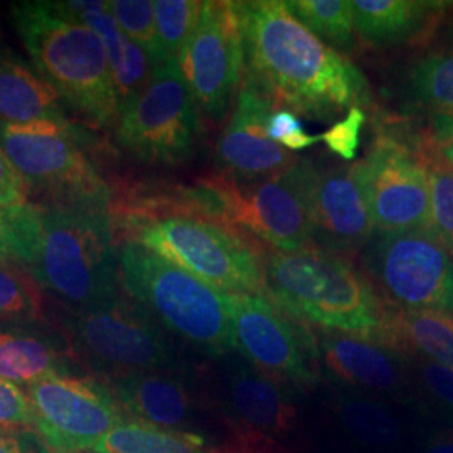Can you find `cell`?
Segmentation results:
<instances>
[{
    "label": "cell",
    "instance_id": "obj_1",
    "mask_svg": "<svg viewBox=\"0 0 453 453\" xmlns=\"http://www.w3.org/2000/svg\"><path fill=\"white\" fill-rule=\"evenodd\" d=\"M242 33L245 76L292 113L329 121L370 104L363 71L326 46L280 0L234 2Z\"/></svg>",
    "mask_w": 453,
    "mask_h": 453
},
{
    "label": "cell",
    "instance_id": "obj_2",
    "mask_svg": "<svg viewBox=\"0 0 453 453\" xmlns=\"http://www.w3.org/2000/svg\"><path fill=\"white\" fill-rule=\"evenodd\" d=\"M267 297L291 318L326 331L378 342L388 304L346 257L319 247L269 252L264 257Z\"/></svg>",
    "mask_w": 453,
    "mask_h": 453
},
{
    "label": "cell",
    "instance_id": "obj_3",
    "mask_svg": "<svg viewBox=\"0 0 453 453\" xmlns=\"http://www.w3.org/2000/svg\"><path fill=\"white\" fill-rule=\"evenodd\" d=\"M12 19L39 76L59 99L96 127H116L118 95L99 35L54 2L14 4Z\"/></svg>",
    "mask_w": 453,
    "mask_h": 453
},
{
    "label": "cell",
    "instance_id": "obj_4",
    "mask_svg": "<svg viewBox=\"0 0 453 453\" xmlns=\"http://www.w3.org/2000/svg\"><path fill=\"white\" fill-rule=\"evenodd\" d=\"M42 207L44 234L29 274L67 309L106 303L123 292L119 243L110 209Z\"/></svg>",
    "mask_w": 453,
    "mask_h": 453
},
{
    "label": "cell",
    "instance_id": "obj_5",
    "mask_svg": "<svg viewBox=\"0 0 453 453\" xmlns=\"http://www.w3.org/2000/svg\"><path fill=\"white\" fill-rule=\"evenodd\" d=\"M119 279L123 291L168 333L207 357L235 353L226 292L136 242H121Z\"/></svg>",
    "mask_w": 453,
    "mask_h": 453
},
{
    "label": "cell",
    "instance_id": "obj_6",
    "mask_svg": "<svg viewBox=\"0 0 453 453\" xmlns=\"http://www.w3.org/2000/svg\"><path fill=\"white\" fill-rule=\"evenodd\" d=\"M121 242L143 245L158 257L226 294L265 296L264 252L241 230L194 217H162L114 224Z\"/></svg>",
    "mask_w": 453,
    "mask_h": 453
},
{
    "label": "cell",
    "instance_id": "obj_7",
    "mask_svg": "<svg viewBox=\"0 0 453 453\" xmlns=\"http://www.w3.org/2000/svg\"><path fill=\"white\" fill-rule=\"evenodd\" d=\"M59 324L76 365L101 381L180 368L162 326L125 291L91 308H65Z\"/></svg>",
    "mask_w": 453,
    "mask_h": 453
},
{
    "label": "cell",
    "instance_id": "obj_8",
    "mask_svg": "<svg viewBox=\"0 0 453 453\" xmlns=\"http://www.w3.org/2000/svg\"><path fill=\"white\" fill-rule=\"evenodd\" d=\"M0 148L37 205L69 207L111 203V188L84 151L81 131L67 121L2 123Z\"/></svg>",
    "mask_w": 453,
    "mask_h": 453
},
{
    "label": "cell",
    "instance_id": "obj_9",
    "mask_svg": "<svg viewBox=\"0 0 453 453\" xmlns=\"http://www.w3.org/2000/svg\"><path fill=\"white\" fill-rule=\"evenodd\" d=\"M359 259V269L389 306L453 314V257L434 232L376 230Z\"/></svg>",
    "mask_w": 453,
    "mask_h": 453
},
{
    "label": "cell",
    "instance_id": "obj_10",
    "mask_svg": "<svg viewBox=\"0 0 453 453\" xmlns=\"http://www.w3.org/2000/svg\"><path fill=\"white\" fill-rule=\"evenodd\" d=\"M228 304L239 357L291 395L319 383L311 326L294 319L265 296L228 294Z\"/></svg>",
    "mask_w": 453,
    "mask_h": 453
},
{
    "label": "cell",
    "instance_id": "obj_11",
    "mask_svg": "<svg viewBox=\"0 0 453 453\" xmlns=\"http://www.w3.org/2000/svg\"><path fill=\"white\" fill-rule=\"evenodd\" d=\"M200 110L177 61L153 65L143 95L119 114L116 140L138 160L180 165L194 155Z\"/></svg>",
    "mask_w": 453,
    "mask_h": 453
},
{
    "label": "cell",
    "instance_id": "obj_12",
    "mask_svg": "<svg viewBox=\"0 0 453 453\" xmlns=\"http://www.w3.org/2000/svg\"><path fill=\"white\" fill-rule=\"evenodd\" d=\"M316 163L297 158L289 168L254 181L224 177L228 226L274 247L296 252L312 243L311 195Z\"/></svg>",
    "mask_w": 453,
    "mask_h": 453
},
{
    "label": "cell",
    "instance_id": "obj_13",
    "mask_svg": "<svg viewBox=\"0 0 453 453\" xmlns=\"http://www.w3.org/2000/svg\"><path fill=\"white\" fill-rule=\"evenodd\" d=\"M34 432L54 452H93L97 443L130 417L101 380L52 374L27 387Z\"/></svg>",
    "mask_w": 453,
    "mask_h": 453
},
{
    "label": "cell",
    "instance_id": "obj_14",
    "mask_svg": "<svg viewBox=\"0 0 453 453\" xmlns=\"http://www.w3.org/2000/svg\"><path fill=\"white\" fill-rule=\"evenodd\" d=\"M355 170L376 230L432 232L425 155L381 128Z\"/></svg>",
    "mask_w": 453,
    "mask_h": 453
},
{
    "label": "cell",
    "instance_id": "obj_15",
    "mask_svg": "<svg viewBox=\"0 0 453 453\" xmlns=\"http://www.w3.org/2000/svg\"><path fill=\"white\" fill-rule=\"evenodd\" d=\"M177 63L200 114L213 123L222 121L245 76L242 33L234 2H202L198 22Z\"/></svg>",
    "mask_w": 453,
    "mask_h": 453
},
{
    "label": "cell",
    "instance_id": "obj_16",
    "mask_svg": "<svg viewBox=\"0 0 453 453\" xmlns=\"http://www.w3.org/2000/svg\"><path fill=\"white\" fill-rule=\"evenodd\" d=\"M316 363L324 378L348 393L400 400L410 391V359L395 349L340 331L312 327Z\"/></svg>",
    "mask_w": 453,
    "mask_h": 453
},
{
    "label": "cell",
    "instance_id": "obj_17",
    "mask_svg": "<svg viewBox=\"0 0 453 453\" xmlns=\"http://www.w3.org/2000/svg\"><path fill=\"white\" fill-rule=\"evenodd\" d=\"M217 415L224 428L284 445L297 426L291 393L277 387L237 353L217 357Z\"/></svg>",
    "mask_w": 453,
    "mask_h": 453
},
{
    "label": "cell",
    "instance_id": "obj_18",
    "mask_svg": "<svg viewBox=\"0 0 453 453\" xmlns=\"http://www.w3.org/2000/svg\"><path fill=\"white\" fill-rule=\"evenodd\" d=\"M312 243L349 259L361 254L376 226L355 165L316 166L311 195Z\"/></svg>",
    "mask_w": 453,
    "mask_h": 453
},
{
    "label": "cell",
    "instance_id": "obj_19",
    "mask_svg": "<svg viewBox=\"0 0 453 453\" xmlns=\"http://www.w3.org/2000/svg\"><path fill=\"white\" fill-rule=\"evenodd\" d=\"M274 101L257 86L243 80L232 118L222 131L215 158L222 175L237 181H254L289 168L297 158L267 136Z\"/></svg>",
    "mask_w": 453,
    "mask_h": 453
},
{
    "label": "cell",
    "instance_id": "obj_20",
    "mask_svg": "<svg viewBox=\"0 0 453 453\" xmlns=\"http://www.w3.org/2000/svg\"><path fill=\"white\" fill-rule=\"evenodd\" d=\"M103 383L133 420L205 437L203 398L181 368L134 372Z\"/></svg>",
    "mask_w": 453,
    "mask_h": 453
},
{
    "label": "cell",
    "instance_id": "obj_21",
    "mask_svg": "<svg viewBox=\"0 0 453 453\" xmlns=\"http://www.w3.org/2000/svg\"><path fill=\"white\" fill-rule=\"evenodd\" d=\"M61 331L42 321L0 323V378L31 385L52 374H78Z\"/></svg>",
    "mask_w": 453,
    "mask_h": 453
},
{
    "label": "cell",
    "instance_id": "obj_22",
    "mask_svg": "<svg viewBox=\"0 0 453 453\" xmlns=\"http://www.w3.org/2000/svg\"><path fill=\"white\" fill-rule=\"evenodd\" d=\"M65 14L80 20L103 41L113 71L119 114L143 95L151 81L153 65L148 56L138 48L114 20L108 2H54Z\"/></svg>",
    "mask_w": 453,
    "mask_h": 453
},
{
    "label": "cell",
    "instance_id": "obj_23",
    "mask_svg": "<svg viewBox=\"0 0 453 453\" xmlns=\"http://www.w3.org/2000/svg\"><path fill=\"white\" fill-rule=\"evenodd\" d=\"M406 108L426 125L430 145L453 136V49L417 58L405 73Z\"/></svg>",
    "mask_w": 453,
    "mask_h": 453
},
{
    "label": "cell",
    "instance_id": "obj_24",
    "mask_svg": "<svg viewBox=\"0 0 453 453\" xmlns=\"http://www.w3.org/2000/svg\"><path fill=\"white\" fill-rule=\"evenodd\" d=\"M449 5L435 0H353L357 35L372 48L418 41Z\"/></svg>",
    "mask_w": 453,
    "mask_h": 453
},
{
    "label": "cell",
    "instance_id": "obj_25",
    "mask_svg": "<svg viewBox=\"0 0 453 453\" xmlns=\"http://www.w3.org/2000/svg\"><path fill=\"white\" fill-rule=\"evenodd\" d=\"M378 344L453 370V314L389 306Z\"/></svg>",
    "mask_w": 453,
    "mask_h": 453
},
{
    "label": "cell",
    "instance_id": "obj_26",
    "mask_svg": "<svg viewBox=\"0 0 453 453\" xmlns=\"http://www.w3.org/2000/svg\"><path fill=\"white\" fill-rule=\"evenodd\" d=\"M0 121H67L61 99L17 52L0 48Z\"/></svg>",
    "mask_w": 453,
    "mask_h": 453
},
{
    "label": "cell",
    "instance_id": "obj_27",
    "mask_svg": "<svg viewBox=\"0 0 453 453\" xmlns=\"http://www.w3.org/2000/svg\"><path fill=\"white\" fill-rule=\"evenodd\" d=\"M89 453H217V449L207 437L172 432L128 418Z\"/></svg>",
    "mask_w": 453,
    "mask_h": 453
},
{
    "label": "cell",
    "instance_id": "obj_28",
    "mask_svg": "<svg viewBox=\"0 0 453 453\" xmlns=\"http://www.w3.org/2000/svg\"><path fill=\"white\" fill-rule=\"evenodd\" d=\"M286 7L326 46L341 50L357 46L353 0H288Z\"/></svg>",
    "mask_w": 453,
    "mask_h": 453
},
{
    "label": "cell",
    "instance_id": "obj_29",
    "mask_svg": "<svg viewBox=\"0 0 453 453\" xmlns=\"http://www.w3.org/2000/svg\"><path fill=\"white\" fill-rule=\"evenodd\" d=\"M338 415L349 435L372 447H388L400 437V423L380 400L346 393L338 396Z\"/></svg>",
    "mask_w": 453,
    "mask_h": 453
},
{
    "label": "cell",
    "instance_id": "obj_30",
    "mask_svg": "<svg viewBox=\"0 0 453 453\" xmlns=\"http://www.w3.org/2000/svg\"><path fill=\"white\" fill-rule=\"evenodd\" d=\"M42 316V289L33 275L12 259H0V323H34Z\"/></svg>",
    "mask_w": 453,
    "mask_h": 453
},
{
    "label": "cell",
    "instance_id": "obj_31",
    "mask_svg": "<svg viewBox=\"0 0 453 453\" xmlns=\"http://www.w3.org/2000/svg\"><path fill=\"white\" fill-rule=\"evenodd\" d=\"M0 226L9 259L14 260L26 271H29L37 259L42 242V207L27 200L19 205L0 209Z\"/></svg>",
    "mask_w": 453,
    "mask_h": 453
},
{
    "label": "cell",
    "instance_id": "obj_32",
    "mask_svg": "<svg viewBox=\"0 0 453 453\" xmlns=\"http://www.w3.org/2000/svg\"><path fill=\"white\" fill-rule=\"evenodd\" d=\"M202 11L196 0H157L155 20L163 61H179L180 52L194 33Z\"/></svg>",
    "mask_w": 453,
    "mask_h": 453
},
{
    "label": "cell",
    "instance_id": "obj_33",
    "mask_svg": "<svg viewBox=\"0 0 453 453\" xmlns=\"http://www.w3.org/2000/svg\"><path fill=\"white\" fill-rule=\"evenodd\" d=\"M110 11L119 29L148 56L151 65L163 63L157 35L155 2L151 0H111Z\"/></svg>",
    "mask_w": 453,
    "mask_h": 453
},
{
    "label": "cell",
    "instance_id": "obj_34",
    "mask_svg": "<svg viewBox=\"0 0 453 453\" xmlns=\"http://www.w3.org/2000/svg\"><path fill=\"white\" fill-rule=\"evenodd\" d=\"M426 170L432 232L453 257V170L432 158H426Z\"/></svg>",
    "mask_w": 453,
    "mask_h": 453
},
{
    "label": "cell",
    "instance_id": "obj_35",
    "mask_svg": "<svg viewBox=\"0 0 453 453\" xmlns=\"http://www.w3.org/2000/svg\"><path fill=\"white\" fill-rule=\"evenodd\" d=\"M365 123L366 113L363 111V108H351L342 119L336 121L329 130L324 131L321 142H324L331 153H334L344 162H351L357 157Z\"/></svg>",
    "mask_w": 453,
    "mask_h": 453
},
{
    "label": "cell",
    "instance_id": "obj_36",
    "mask_svg": "<svg viewBox=\"0 0 453 453\" xmlns=\"http://www.w3.org/2000/svg\"><path fill=\"white\" fill-rule=\"evenodd\" d=\"M0 430H34L33 406L17 383L0 378Z\"/></svg>",
    "mask_w": 453,
    "mask_h": 453
},
{
    "label": "cell",
    "instance_id": "obj_37",
    "mask_svg": "<svg viewBox=\"0 0 453 453\" xmlns=\"http://www.w3.org/2000/svg\"><path fill=\"white\" fill-rule=\"evenodd\" d=\"M267 136L274 143L284 146L289 151L306 150L309 146L321 142V134H308L296 113L286 108H277L274 113L269 116Z\"/></svg>",
    "mask_w": 453,
    "mask_h": 453
},
{
    "label": "cell",
    "instance_id": "obj_38",
    "mask_svg": "<svg viewBox=\"0 0 453 453\" xmlns=\"http://www.w3.org/2000/svg\"><path fill=\"white\" fill-rule=\"evenodd\" d=\"M411 372L418 376L421 388L434 396L440 405L453 411V370L423 357H408Z\"/></svg>",
    "mask_w": 453,
    "mask_h": 453
},
{
    "label": "cell",
    "instance_id": "obj_39",
    "mask_svg": "<svg viewBox=\"0 0 453 453\" xmlns=\"http://www.w3.org/2000/svg\"><path fill=\"white\" fill-rule=\"evenodd\" d=\"M29 200L27 187L0 148V209Z\"/></svg>",
    "mask_w": 453,
    "mask_h": 453
},
{
    "label": "cell",
    "instance_id": "obj_40",
    "mask_svg": "<svg viewBox=\"0 0 453 453\" xmlns=\"http://www.w3.org/2000/svg\"><path fill=\"white\" fill-rule=\"evenodd\" d=\"M44 447L34 430H0V453H41Z\"/></svg>",
    "mask_w": 453,
    "mask_h": 453
},
{
    "label": "cell",
    "instance_id": "obj_41",
    "mask_svg": "<svg viewBox=\"0 0 453 453\" xmlns=\"http://www.w3.org/2000/svg\"><path fill=\"white\" fill-rule=\"evenodd\" d=\"M430 153L432 155L426 158H432V160L441 163L453 170V136L445 142L430 145Z\"/></svg>",
    "mask_w": 453,
    "mask_h": 453
},
{
    "label": "cell",
    "instance_id": "obj_42",
    "mask_svg": "<svg viewBox=\"0 0 453 453\" xmlns=\"http://www.w3.org/2000/svg\"><path fill=\"white\" fill-rule=\"evenodd\" d=\"M423 453H453V430H443L430 440Z\"/></svg>",
    "mask_w": 453,
    "mask_h": 453
},
{
    "label": "cell",
    "instance_id": "obj_43",
    "mask_svg": "<svg viewBox=\"0 0 453 453\" xmlns=\"http://www.w3.org/2000/svg\"><path fill=\"white\" fill-rule=\"evenodd\" d=\"M0 259H9V256H7V249H5V242H4L2 226H0Z\"/></svg>",
    "mask_w": 453,
    "mask_h": 453
},
{
    "label": "cell",
    "instance_id": "obj_44",
    "mask_svg": "<svg viewBox=\"0 0 453 453\" xmlns=\"http://www.w3.org/2000/svg\"><path fill=\"white\" fill-rule=\"evenodd\" d=\"M447 37H449V41H452L453 42V22L450 24V27L447 29Z\"/></svg>",
    "mask_w": 453,
    "mask_h": 453
},
{
    "label": "cell",
    "instance_id": "obj_45",
    "mask_svg": "<svg viewBox=\"0 0 453 453\" xmlns=\"http://www.w3.org/2000/svg\"><path fill=\"white\" fill-rule=\"evenodd\" d=\"M41 453H69V452H54V450H50L48 447H44V450Z\"/></svg>",
    "mask_w": 453,
    "mask_h": 453
}]
</instances>
